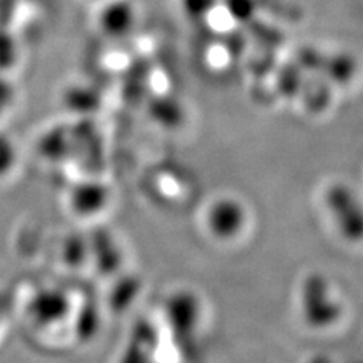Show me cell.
Returning a JSON list of instances; mask_svg holds the SVG:
<instances>
[{
  "label": "cell",
  "mask_w": 363,
  "mask_h": 363,
  "mask_svg": "<svg viewBox=\"0 0 363 363\" xmlns=\"http://www.w3.org/2000/svg\"><path fill=\"white\" fill-rule=\"evenodd\" d=\"M300 309L304 323L312 328L332 327L342 313L330 281L321 272H312L301 281Z\"/></svg>",
  "instance_id": "1"
},
{
  "label": "cell",
  "mask_w": 363,
  "mask_h": 363,
  "mask_svg": "<svg viewBox=\"0 0 363 363\" xmlns=\"http://www.w3.org/2000/svg\"><path fill=\"white\" fill-rule=\"evenodd\" d=\"M20 164L18 144L13 136L0 132V180L13 176Z\"/></svg>",
  "instance_id": "7"
},
{
  "label": "cell",
  "mask_w": 363,
  "mask_h": 363,
  "mask_svg": "<svg viewBox=\"0 0 363 363\" xmlns=\"http://www.w3.org/2000/svg\"><path fill=\"white\" fill-rule=\"evenodd\" d=\"M70 303L58 289H44L30 300L29 316L38 327L50 328L68 315Z\"/></svg>",
  "instance_id": "6"
},
{
  "label": "cell",
  "mask_w": 363,
  "mask_h": 363,
  "mask_svg": "<svg viewBox=\"0 0 363 363\" xmlns=\"http://www.w3.org/2000/svg\"><path fill=\"white\" fill-rule=\"evenodd\" d=\"M248 223L245 204L232 196H220L204 208L203 230L220 244H229L240 238Z\"/></svg>",
  "instance_id": "2"
},
{
  "label": "cell",
  "mask_w": 363,
  "mask_h": 363,
  "mask_svg": "<svg viewBox=\"0 0 363 363\" xmlns=\"http://www.w3.org/2000/svg\"><path fill=\"white\" fill-rule=\"evenodd\" d=\"M325 204L339 233L347 241H363V203L345 184H335L325 191Z\"/></svg>",
  "instance_id": "4"
},
{
  "label": "cell",
  "mask_w": 363,
  "mask_h": 363,
  "mask_svg": "<svg viewBox=\"0 0 363 363\" xmlns=\"http://www.w3.org/2000/svg\"><path fill=\"white\" fill-rule=\"evenodd\" d=\"M167 327L184 339L196 337L206 320V304L192 289H176L164 301Z\"/></svg>",
  "instance_id": "3"
},
{
  "label": "cell",
  "mask_w": 363,
  "mask_h": 363,
  "mask_svg": "<svg viewBox=\"0 0 363 363\" xmlns=\"http://www.w3.org/2000/svg\"><path fill=\"white\" fill-rule=\"evenodd\" d=\"M109 185L100 180L77 182L68 192V209L81 220H96L111 206Z\"/></svg>",
  "instance_id": "5"
}]
</instances>
